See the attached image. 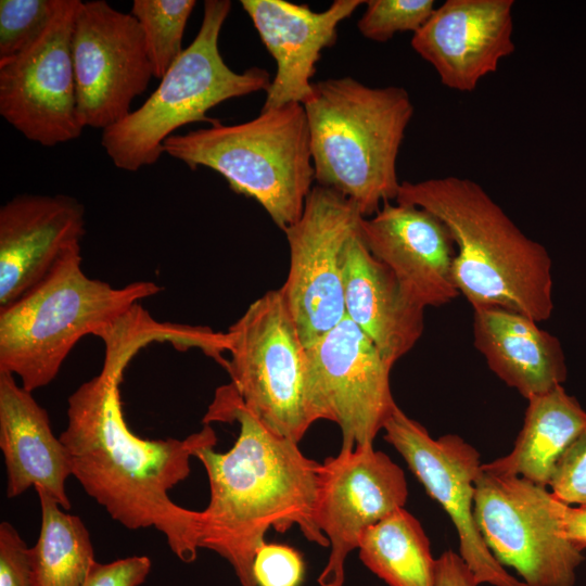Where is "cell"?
I'll list each match as a JSON object with an SVG mask.
<instances>
[{"label":"cell","mask_w":586,"mask_h":586,"mask_svg":"<svg viewBox=\"0 0 586 586\" xmlns=\"http://www.w3.org/2000/svg\"><path fill=\"white\" fill-rule=\"evenodd\" d=\"M425 208L449 229L457 249L456 288L472 306L499 307L538 323L553 310L552 262L486 190L469 178L403 181L395 200Z\"/></svg>","instance_id":"obj_3"},{"label":"cell","mask_w":586,"mask_h":586,"mask_svg":"<svg viewBox=\"0 0 586 586\" xmlns=\"http://www.w3.org/2000/svg\"><path fill=\"white\" fill-rule=\"evenodd\" d=\"M365 1L335 0L324 11L284 0H241L277 64L262 110L303 104L313 90L316 63L337 38V27Z\"/></svg>","instance_id":"obj_19"},{"label":"cell","mask_w":586,"mask_h":586,"mask_svg":"<svg viewBox=\"0 0 586 586\" xmlns=\"http://www.w3.org/2000/svg\"><path fill=\"white\" fill-rule=\"evenodd\" d=\"M361 217L348 199L316 186L301 218L283 231L290 265L279 290L305 347L345 318L342 253Z\"/></svg>","instance_id":"obj_10"},{"label":"cell","mask_w":586,"mask_h":586,"mask_svg":"<svg viewBox=\"0 0 586 586\" xmlns=\"http://www.w3.org/2000/svg\"><path fill=\"white\" fill-rule=\"evenodd\" d=\"M81 247L64 256L34 289L0 309V371L33 392L51 383L77 344L89 334L104 339L141 300L160 293L151 281L123 288L89 278Z\"/></svg>","instance_id":"obj_5"},{"label":"cell","mask_w":586,"mask_h":586,"mask_svg":"<svg viewBox=\"0 0 586 586\" xmlns=\"http://www.w3.org/2000/svg\"><path fill=\"white\" fill-rule=\"evenodd\" d=\"M303 106L318 186L348 199L365 218L396 200L397 157L413 115L407 90L332 78L313 82Z\"/></svg>","instance_id":"obj_4"},{"label":"cell","mask_w":586,"mask_h":586,"mask_svg":"<svg viewBox=\"0 0 586 586\" xmlns=\"http://www.w3.org/2000/svg\"><path fill=\"white\" fill-rule=\"evenodd\" d=\"M0 448L7 471V496L42 488L68 511L66 481L71 458L51 429L49 415L14 375L0 371Z\"/></svg>","instance_id":"obj_21"},{"label":"cell","mask_w":586,"mask_h":586,"mask_svg":"<svg viewBox=\"0 0 586 586\" xmlns=\"http://www.w3.org/2000/svg\"><path fill=\"white\" fill-rule=\"evenodd\" d=\"M226 333V369L240 400L270 431L298 444L320 419L306 347L280 290L254 301Z\"/></svg>","instance_id":"obj_8"},{"label":"cell","mask_w":586,"mask_h":586,"mask_svg":"<svg viewBox=\"0 0 586 586\" xmlns=\"http://www.w3.org/2000/svg\"><path fill=\"white\" fill-rule=\"evenodd\" d=\"M85 207L64 194H20L0 208V309L39 284L85 234Z\"/></svg>","instance_id":"obj_18"},{"label":"cell","mask_w":586,"mask_h":586,"mask_svg":"<svg viewBox=\"0 0 586 586\" xmlns=\"http://www.w3.org/2000/svg\"><path fill=\"white\" fill-rule=\"evenodd\" d=\"M194 0H135L137 18L155 78L161 79L182 53V38Z\"/></svg>","instance_id":"obj_26"},{"label":"cell","mask_w":586,"mask_h":586,"mask_svg":"<svg viewBox=\"0 0 586 586\" xmlns=\"http://www.w3.org/2000/svg\"><path fill=\"white\" fill-rule=\"evenodd\" d=\"M434 586H479V583L460 553L447 550L435 559Z\"/></svg>","instance_id":"obj_33"},{"label":"cell","mask_w":586,"mask_h":586,"mask_svg":"<svg viewBox=\"0 0 586 586\" xmlns=\"http://www.w3.org/2000/svg\"><path fill=\"white\" fill-rule=\"evenodd\" d=\"M384 440L449 515L459 537L460 556L479 585L525 586L509 574L484 542L474 519L475 481L482 470L477 450L456 434L433 438L398 406L386 420Z\"/></svg>","instance_id":"obj_14"},{"label":"cell","mask_w":586,"mask_h":586,"mask_svg":"<svg viewBox=\"0 0 586 586\" xmlns=\"http://www.w3.org/2000/svg\"><path fill=\"white\" fill-rule=\"evenodd\" d=\"M80 1L61 0L43 34L25 51L0 62V114L25 138L54 146L78 138L81 124L73 61Z\"/></svg>","instance_id":"obj_11"},{"label":"cell","mask_w":586,"mask_h":586,"mask_svg":"<svg viewBox=\"0 0 586 586\" xmlns=\"http://www.w3.org/2000/svg\"><path fill=\"white\" fill-rule=\"evenodd\" d=\"M585 428L586 411L559 385L527 399L512 450L482 468L548 487L559 460Z\"/></svg>","instance_id":"obj_23"},{"label":"cell","mask_w":586,"mask_h":586,"mask_svg":"<svg viewBox=\"0 0 586 586\" xmlns=\"http://www.w3.org/2000/svg\"><path fill=\"white\" fill-rule=\"evenodd\" d=\"M164 152L190 169L217 171L234 192L254 199L284 231L302 216L315 180L303 104L262 110L237 125L173 135Z\"/></svg>","instance_id":"obj_6"},{"label":"cell","mask_w":586,"mask_h":586,"mask_svg":"<svg viewBox=\"0 0 586 586\" xmlns=\"http://www.w3.org/2000/svg\"><path fill=\"white\" fill-rule=\"evenodd\" d=\"M358 234L424 308L446 305L460 295L454 280V238L430 211L386 202L373 216L359 219Z\"/></svg>","instance_id":"obj_17"},{"label":"cell","mask_w":586,"mask_h":586,"mask_svg":"<svg viewBox=\"0 0 586 586\" xmlns=\"http://www.w3.org/2000/svg\"><path fill=\"white\" fill-rule=\"evenodd\" d=\"M123 373L103 364L67 399V425L60 438L73 475L113 520L128 530L155 528L178 559L192 563L200 549V511L174 502L169 491L189 476L196 449L216 445V433L204 423L183 440L138 436L123 413Z\"/></svg>","instance_id":"obj_1"},{"label":"cell","mask_w":586,"mask_h":586,"mask_svg":"<svg viewBox=\"0 0 586 586\" xmlns=\"http://www.w3.org/2000/svg\"><path fill=\"white\" fill-rule=\"evenodd\" d=\"M229 0H206L198 35L137 110L102 130L101 145L115 167L137 171L155 164L165 141L190 123L216 120L207 112L232 98L268 90L270 75L259 67L242 73L224 61L218 40L231 10Z\"/></svg>","instance_id":"obj_7"},{"label":"cell","mask_w":586,"mask_h":586,"mask_svg":"<svg viewBox=\"0 0 586 586\" xmlns=\"http://www.w3.org/2000/svg\"><path fill=\"white\" fill-rule=\"evenodd\" d=\"M72 50L84 127L104 130L124 119L154 77L137 18L104 0L80 1Z\"/></svg>","instance_id":"obj_13"},{"label":"cell","mask_w":586,"mask_h":586,"mask_svg":"<svg viewBox=\"0 0 586 586\" xmlns=\"http://www.w3.org/2000/svg\"><path fill=\"white\" fill-rule=\"evenodd\" d=\"M548 487L565 505H586V428L559 460Z\"/></svg>","instance_id":"obj_30"},{"label":"cell","mask_w":586,"mask_h":586,"mask_svg":"<svg viewBox=\"0 0 586 586\" xmlns=\"http://www.w3.org/2000/svg\"><path fill=\"white\" fill-rule=\"evenodd\" d=\"M313 402L319 419L335 422L341 450L371 446L397 407L391 366L347 317L306 347Z\"/></svg>","instance_id":"obj_12"},{"label":"cell","mask_w":586,"mask_h":586,"mask_svg":"<svg viewBox=\"0 0 586 586\" xmlns=\"http://www.w3.org/2000/svg\"><path fill=\"white\" fill-rule=\"evenodd\" d=\"M357 23L367 39L385 42L397 33L418 31L435 10L434 0H370Z\"/></svg>","instance_id":"obj_28"},{"label":"cell","mask_w":586,"mask_h":586,"mask_svg":"<svg viewBox=\"0 0 586 586\" xmlns=\"http://www.w3.org/2000/svg\"><path fill=\"white\" fill-rule=\"evenodd\" d=\"M473 344L489 369L526 399L566 379L560 341L522 314L499 307L473 309Z\"/></svg>","instance_id":"obj_22"},{"label":"cell","mask_w":586,"mask_h":586,"mask_svg":"<svg viewBox=\"0 0 586 586\" xmlns=\"http://www.w3.org/2000/svg\"><path fill=\"white\" fill-rule=\"evenodd\" d=\"M61 0L0 1V62L30 47L47 29Z\"/></svg>","instance_id":"obj_27"},{"label":"cell","mask_w":586,"mask_h":586,"mask_svg":"<svg viewBox=\"0 0 586 586\" xmlns=\"http://www.w3.org/2000/svg\"><path fill=\"white\" fill-rule=\"evenodd\" d=\"M203 421H237L240 430L227 453L215 446L194 451L209 482V501L200 511L199 548L225 558L242 586H256L253 562L269 528L284 533L296 525L309 542L328 547L316 522L320 463L270 431L231 384L216 392Z\"/></svg>","instance_id":"obj_2"},{"label":"cell","mask_w":586,"mask_h":586,"mask_svg":"<svg viewBox=\"0 0 586 586\" xmlns=\"http://www.w3.org/2000/svg\"><path fill=\"white\" fill-rule=\"evenodd\" d=\"M407 497L404 471L373 445L326 458L318 470L316 522L331 551L318 584L342 586L348 553L370 526L404 508Z\"/></svg>","instance_id":"obj_15"},{"label":"cell","mask_w":586,"mask_h":586,"mask_svg":"<svg viewBox=\"0 0 586 586\" xmlns=\"http://www.w3.org/2000/svg\"><path fill=\"white\" fill-rule=\"evenodd\" d=\"M35 491L41 524L37 542L30 547L34 586H84L97 562L88 528L44 489Z\"/></svg>","instance_id":"obj_25"},{"label":"cell","mask_w":586,"mask_h":586,"mask_svg":"<svg viewBox=\"0 0 586 586\" xmlns=\"http://www.w3.org/2000/svg\"><path fill=\"white\" fill-rule=\"evenodd\" d=\"M563 528L566 537L579 549L586 548V505L571 507L563 506Z\"/></svg>","instance_id":"obj_34"},{"label":"cell","mask_w":586,"mask_h":586,"mask_svg":"<svg viewBox=\"0 0 586 586\" xmlns=\"http://www.w3.org/2000/svg\"><path fill=\"white\" fill-rule=\"evenodd\" d=\"M358 549L362 563L387 586H434L429 538L404 508L370 526Z\"/></svg>","instance_id":"obj_24"},{"label":"cell","mask_w":586,"mask_h":586,"mask_svg":"<svg viewBox=\"0 0 586 586\" xmlns=\"http://www.w3.org/2000/svg\"><path fill=\"white\" fill-rule=\"evenodd\" d=\"M304 573L301 553L286 545L265 543L255 555L253 575L256 586H300Z\"/></svg>","instance_id":"obj_29"},{"label":"cell","mask_w":586,"mask_h":586,"mask_svg":"<svg viewBox=\"0 0 586 586\" xmlns=\"http://www.w3.org/2000/svg\"><path fill=\"white\" fill-rule=\"evenodd\" d=\"M0 586H34L30 547L5 521L0 524Z\"/></svg>","instance_id":"obj_31"},{"label":"cell","mask_w":586,"mask_h":586,"mask_svg":"<svg viewBox=\"0 0 586 586\" xmlns=\"http://www.w3.org/2000/svg\"><path fill=\"white\" fill-rule=\"evenodd\" d=\"M513 7V0H447L412 35L411 47L444 86L471 92L515 50Z\"/></svg>","instance_id":"obj_16"},{"label":"cell","mask_w":586,"mask_h":586,"mask_svg":"<svg viewBox=\"0 0 586 586\" xmlns=\"http://www.w3.org/2000/svg\"><path fill=\"white\" fill-rule=\"evenodd\" d=\"M151 566L146 556H131L110 563L95 562L84 586H140Z\"/></svg>","instance_id":"obj_32"},{"label":"cell","mask_w":586,"mask_h":586,"mask_svg":"<svg viewBox=\"0 0 586 586\" xmlns=\"http://www.w3.org/2000/svg\"><path fill=\"white\" fill-rule=\"evenodd\" d=\"M345 317L352 320L393 366L424 331L425 308L367 249L357 230L342 253Z\"/></svg>","instance_id":"obj_20"},{"label":"cell","mask_w":586,"mask_h":586,"mask_svg":"<svg viewBox=\"0 0 586 586\" xmlns=\"http://www.w3.org/2000/svg\"><path fill=\"white\" fill-rule=\"evenodd\" d=\"M564 504L545 486L482 468L475 481L474 519L488 549L515 570L525 586H574L584 560L565 535Z\"/></svg>","instance_id":"obj_9"}]
</instances>
